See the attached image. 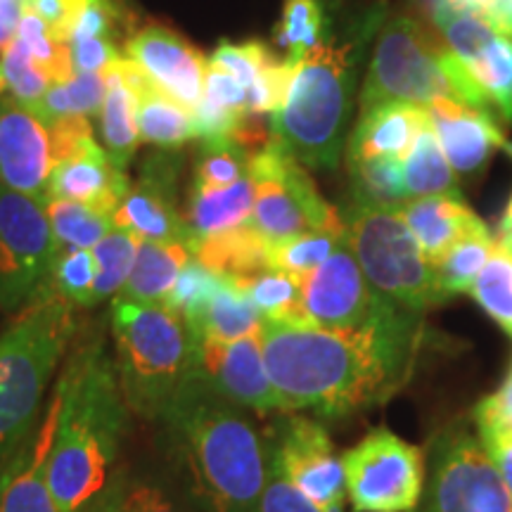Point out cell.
<instances>
[{
    "instance_id": "1",
    "label": "cell",
    "mask_w": 512,
    "mask_h": 512,
    "mask_svg": "<svg viewBox=\"0 0 512 512\" xmlns=\"http://www.w3.org/2000/svg\"><path fill=\"white\" fill-rule=\"evenodd\" d=\"M418 313L392 309L358 330L264 320L261 349L280 413L342 418L389 399L411 375Z\"/></svg>"
},
{
    "instance_id": "2",
    "label": "cell",
    "mask_w": 512,
    "mask_h": 512,
    "mask_svg": "<svg viewBox=\"0 0 512 512\" xmlns=\"http://www.w3.org/2000/svg\"><path fill=\"white\" fill-rule=\"evenodd\" d=\"M55 437L46 477L60 512H81L105 491L128 411L114 358L102 337L72 351L55 387Z\"/></svg>"
},
{
    "instance_id": "3",
    "label": "cell",
    "mask_w": 512,
    "mask_h": 512,
    "mask_svg": "<svg viewBox=\"0 0 512 512\" xmlns=\"http://www.w3.org/2000/svg\"><path fill=\"white\" fill-rule=\"evenodd\" d=\"M159 422L204 510L259 512L268 448L240 406L192 377Z\"/></svg>"
},
{
    "instance_id": "4",
    "label": "cell",
    "mask_w": 512,
    "mask_h": 512,
    "mask_svg": "<svg viewBox=\"0 0 512 512\" xmlns=\"http://www.w3.org/2000/svg\"><path fill=\"white\" fill-rule=\"evenodd\" d=\"M76 306L53 287L43 292L0 335V458L34 430L41 403L69 354L76 332Z\"/></svg>"
},
{
    "instance_id": "5",
    "label": "cell",
    "mask_w": 512,
    "mask_h": 512,
    "mask_svg": "<svg viewBox=\"0 0 512 512\" xmlns=\"http://www.w3.org/2000/svg\"><path fill=\"white\" fill-rule=\"evenodd\" d=\"M114 368L128 411L159 422L192 380L197 335L169 306L112 299Z\"/></svg>"
},
{
    "instance_id": "6",
    "label": "cell",
    "mask_w": 512,
    "mask_h": 512,
    "mask_svg": "<svg viewBox=\"0 0 512 512\" xmlns=\"http://www.w3.org/2000/svg\"><path fill=\"white\" fill-rule=\"evenodd\" d=\"M354 98V46L323 41L294 64L285 105L271 114V140L309 169H337Z\"/></svg>"
},
{
    "instance_id": "7",
    "label": "cell",
    "mask_w": 512,
    "mask_h": 512,
    "mask_svg": "<svg viewBox=\"0 0 512 512\" xmlns=\"http://www.w3.org/2000/svg\"><path fill=\"white\" fill-rule=\"evenodd\" d=\"M392 100L418 107H430L437 100H458L491 112V105L458 57L448 48H439L420 24L408 17H394L382 29L361 88V110Z\"/></svg>"
},
{
    "instance_id": "8",
    "label": "cell",
    "mask_w": 512,
    "mask_h": 512,
    "mask_svg": "<svg viewBox=\"0 0 512 512\" xmlns=\"http://www.w3.org/2000/svg\"><path fill=\"white\" fill-rule=\"evenodd\" d=\"M344 223L351 252L380 297L418 316L444 302L434 266L399 211L356 200Z\"/></svg>"
},
{
    "instance_id": "9",
    "label": "cell",
    "mask_w": 512,
    "mask_h": 512,
    "mask_svg": "<svg viewBox=\"0 0 512 512\" xmlns=\"http://www.w3.org/2000/svg\"><path fill=\"white\" fill-rule=\"evenodd\" d=\"M249 176L254 181L249 226L268 242H280L313 230L347 233V223L320 195L309 171L275 140L268 138L266 145L252 152Z\"/></svg>"
},
{
    "instance_id": "10",
    "label": "cell",
    "mask_w": 512,
    "mask_h": 512,
    "mask_svg": "<svg viewBox=\"0 0 512 512\" xmlns=\"http://www.w3.org/2000/svg\"><path fill=\"white\" fill-rule=\"evenodd\" d=\"M91 138L88 117L48 121L15 95H0V185L43 202L53 171Z\"/></svg>"
},
{
    "instance_id": "11",
    "label": "cell",
    "mask_w": 512,
    "mask_h": 512,
    "mask_svg": "<svg viewBox=\"0 0 512 512\" xmlns=\"http://www.w3.org/2000/svg\"><path fill=\"white\" fill-rule=\"evenodd\" d=\"M418 512H512L508 484L482 439L465 430L434 439Z\"/></svg>"
},
{
    "instance_id": "12",
    "label": "cell",
    "mask_w": 512,
    "mask_h": 512,
    "mask_svg": "<svg viewBox=\"0 0 512 512\" xmlns=\"http://www.w3.org/2000/svg\"><path fill=\"white\" fill-rule=\"evenodd\" d=\"M57 252L46 204L0 185V311L19 313L34 302Z\"/></svg>"
},
{
    "instance_id": "13",
    "label": "cell",
    "mask_w": 512,
    "mask_h": 512,
    "mask_svg": "<svg viewBox=\"0 0 512 512\" xmlns=\"http://www.w3.org/2000/svg\"><path fill=\"white\" fill-rule=\"evenodd\" d=\"M347 496L356 512H413L425 489V453L375 427L342 456Z\"/></svg>"
},
{
    "instance_id": "14",
    "label": "cell",
    "mask_w": 512,
    "mask_h": 512,
    "mask_svg": "<svg viewBox=\"0 0 512 512\" xmlns=\"http://www.w3.org/2000/svg\"><path fill=\"white\" fill-rule=\"evenodd\" d=\"M434 19L446 48L458 57L479 93L512 124V29L489 12L456 10L444 3L437 5Z\"/></svg>"
},
{
    "instance_id": "15",
    "label": "cell",
    "mask_w": 512,
    "mask_h": 512,
    "mask_svg": "<svg viewBox=\"0 0 512 512\" xmlns=\"http://www.w3.org/2000/svg\"><path fill=\"white\" fill-rule=\"evenodd\" d=\"M309 325L323 330H358L399 306L380 297L363 275L347 235L316 271L299 280Z\"/></svg>"
},
{
    "instance_id": "16",
    "label": "cell",
    "mask_w": 512,
    "mask_h": 512,
    "mask_svg": "<svg viewBox=\"0 0 512 512\" xmlns=\"http://www.w3.org/2000/svg\"><path fill=\"white\" fill-rule=\"evenodd\" d=\"M192 377L242 411H254L256 415L280 413L266 373L261 330L233 342L197 337Z\"/></svg>"
},
{
    "instance_id": "17",
    "label": "cell",
    "mask_w": 512,
    "mask_h": 512,
    "mask_svg": "<svg viewBox=\"0 0 512 512\" xmlns=\"http://www.w3.org/2000/svg\"><path fill=\"white\" fill-rule=\"evenodd\" d=\"M268 453L280 472L313 503L325 512H344V463L318 420L287 418L278 444Z\"/></svg>"
},
{
    "instance_id": "18",
    "label": "cell",
    "mask_w": 512,
    "mask_h": 512,
    "mask_svg": "<svg viewBox=\"0 0 512 512\" xmlns=\"http://www.w3.org/2000/svg\"><path fill=\"white\" fill-rule=\"evenodd\" d=\"M178 157L174 150H162L145 159L136 181H131L126 197L114 211V228L136 233L140 240L185 242L190 235L185 226L183 211L176 202ZM190 247V245H188Z\"/></svg>"
},
{
    "instance_id": "19",
    "label": "cell",
    "mask_w": 512,
    "mask_h": 512,
    "mask_svg": "<svg viewBox=\"0 0 512 512\" xmlns=\"http://www.w3.org/2000/svg\"><path fill=\"white\" fill-rule=\"evenodd\" d=\"M126 57L140 64L152 81L195 114L204 93L207 64L195 46L166 27H145L128 41Z\"/></svg>"
},
{
    "instance_id": "20",
    "label": "cell",
    "mask_w": 512,
    "mask_h": 512,
    "mask_svg": "<svg viewBox=\"0 0 512 512\" xmlns=\"http://www.w3.org/2000/svg\"><path fill=\"white\" fill-rule=\"evenodd\" d=\"M57 401L43 420L15 446L0 472V512H60L46 477V460L55 437Z\"/></svg>"
},
{
    "instance_id": "21",
    "label": "cell",
    "mask_w": 512,
    "mask_h": 512,
    "mask_svg": "<svg viewBox=\"0 0 512 512\" xmlns=\"http://www.w3.org/2000/svg\"><path fill=\"white\" fill-rule=\"evenodd\" d=\"M425 110L441 150L456 174H475L498 147L512 155V145L494 124L491 112L458 100H437Z\"/></svg>"
},
{
    "instance_id": "22",
    "label": "cell",
    "mask_w": 512,
    "mask_h": 512,
    "mask_svg": "<svg viewBox=\"0 0 512 512\" xmlns=\"http://www.w3.org/2000/svg\"><path fill=\"white\" fill-rule=\"evenodd\" d=\"M128 188H131V178L126 171H119L98 145V140L91 138L74 157L64 159L53 171L46 200L81 202L102 214L114 216Z\"/></svg>"
},
{
    "instance_id": "23",
    "label": "cell",
    "mask_w": 512,
    "mask_h": 512,
    "mask_svg": "<svg viewBox=\"0 0 512 512\" xmlns=\"http://www.w3.org/2000/svg\"><path fill=\"white\" fill-rule=\"evenodd\" d=\"M114 67L133 88L138 100V131L140 143H150L162 150H176L188 140L200 138L195 114L185 110L181 102L164 93L155 81L147 76L140 64L121 55Z\"/></svg>"
},
{
    "instance_id": "24",
    "label": "cell",
    "mask_w": 512,
    "mask_h": 512,
    "mask_svg": "<svg viewBox=\"0 0 512 512\" xmlns=\"http://www.w3.org/2000/svg\"><path fill=\"white\" fill-rule=\"evenodd\" d=\"M427 124L425 107L411 102H380L363 107L347 145V162L375 157L401 159L408 155L420 128Z\"/></svg>"
},
{
    "instance_id": "25",
    "label": "cell",
    "mask_w": 512,
    "mask_h": 512,
    "mask_svg": "<svg viewBox=\"0 0 512 512\" xmlns=\"http://www.w3.org/2000/svg\"><path fill=\"white\" fill-rule=\"evenodd\" d=\"M399 214L432 266H437L465 235L486 228L460 195L413 197L403 204Z\"/></svg>"
},
{
    "instance_id": "26",
    "label": "cell",
    "mask_w": 512,
    "mask_h": 512,
    "mask_svg": "<svg viewBox=\"0 0 512 512\" xmlns=\"http://www.w3.org/2000/svg\"><path fill=\"white\" fill-rule=\"evenodd\" d=\"M190 259L192 252L185 242L140 240L128 280L114 299L140 306H164Z\"/></svg>"
},
{
    "instance_id": "27",
    "label": "cell",
    "mask_w": 512,
    "mask_h": 512,
    "mask_svg": "<svg viewBox=\"0 0 512 512\" xmlns=\"http://www.w3.org/2000/svg\"><path fill=\"white\" fill-rule=\"evenodd\" d=\"M254 207V181L252 176L240 178L238 183L226 188H202L192 185L188 195V209L183 219L188 226L190 242L209 238V235L226 233L249 221Z\"/></svg>"
},
{
    "instance_id": "28",
    "label": "cell",
    "mask_w": 512,
    "mask_h": 512,
    "mask_svg": "<svg viewBox=\"0 0 512 512\" xmlns=\"http://www.w3.org/2000/svg\"><path fill=\"white\" fill-rule=\"evenodd\" d=\"M268 247H271V242L256 233L247 221L238 228L226 230V233H216L192 242L190 252L214 273L238 280L261 271H271Z\"/></svg>"
},
{
    "instance_id": "29",
    "label": "cell",
    "mask_w": 512,
    "mask_h": 512,
    "mask_svg": "<svg viewBox=\"0 0 512 512\" xmlns=\"http://www.w3.org/2000/svg\"><path fill=\"white\" fill-rule=\"evenodd\" d=\"M105 83V102H102V110L98 114L102 150L107 152L110 162L119 171H126L140 145L138 100L114 64L105 72Z\"/></svg>"
},
{
    "instance_id": "30",
    "label": "cell",
    "mask_w": 512,
    "mask_h": 512,
    "mask_svg": "<svg viewBox=\"0 0 512 512\" xmlns=\"http://www.w3.org/2000/svg\"><path fill=\"white\" fill-rule=\"evenodd\" d=\"M403 181H406L408 197H432V195H460L458 178L453 166L441 150L437 133L430 124L420 128L411 150L403 157Z\"/></svg>"
},
{
    "instance_id": "31",
    "label": "cell",
    "mask_w": 512,
    "mask_h": 512,
    "mask_svg": "<svg viewBox=\"0 0 512 512\" xmlns=\"http://www.w3.org/2000/svg\"><path fill=\"white\" fill-rule=\"evenodd\" d=\"M190 328L197 337L221 339V342H233V339L254 335L264 325L259 311L249 304L230 278L219 287V292L209 299L207 306L190 320Z\"/></svg>"
},
{
    "instance_id": "32",
    "label": "cell",
    "mask_w": 512,
    "mask_h": 512,
    "mask_svg": "<svg viewBox=\"0 0 512 512\" xmlns=\"http://www.w3.org/2000/svg\"><path fill=\"white\" fill-rule=\"evenodd\" d=\"M233 283L264 320L309 325L302 306V285L294 275L283 271H261L233 280Z\"/></svg>"
},
{
    "instance_id": "33",
    "label": "cell",
    "mask_w": 512,
    "mask_h": 512,
    "mask_svg": "<svg viewBox=\"0 0 512 512\" xmlns=\"http://www.w3.org/2000/svg\"><path fill=\"white\" fill-rule=\"evenodd\" d=\"M105 74H74L64 83H55L29 107L38 117L53 121L57 117H98L105 102Z\"/></svg>"
},
{
    "instance_id": "34",
    "label": "cell",
    "mask_w": 512,
    "mask_h": 512,
    "mask_svg": "<svg viewBox=\"0 0 512 512\" xmlns=\"http://www.w3.org/2000/svg\"><path fill=\"white\" fill-rule=\"evenodd\" d=\"M347 164L358 202L399 211L403 204L411 200L406 190V181H403L401 159L375 157Z\"/></svg>"
},
{
    "instance_id": "35",
    "label": "cell",
    "mask_w": 512,
    "mask_h": 512,
    "mask_svg": "<svg viewBox=\"0 0 512 512\" xmlns=\"http://www.w3.org/2000/svg\"><path fill=\"white\" fill-rule=\"evenodd\" d=\"M46 214L60 249H93L114 228L112 216L69 200H46Z\"/></svg>"
},
{
    "instance_id": "36",
    "label": "cell",
    "mask_w": 512,
    "mask_h": 512,
    "mask_svg": "<svg viewBox=\"0 0 512 512\" xmlns=\"http://www.w3.org/2000/svg\"><path fill=\"white\" fill-rule=\"evenodd\" d=\"M494 245L496 240L489 228L475 230V233L465 235L463 240L456 242V247L434 266L437 285L446 299L451 297V294L472 290V285H475L477 275L482 273Z\"/></svg>"
},
{
    "instance_id": "37",
    "label": "cell",
    "mask_w": 512,
    "mask_h": 512,
    "mask_svg": "<svg viewBox=\"0 0 512 512\" xmlns=\"http://www.w3.org/2000/svg\"><path fill=\"white\" fill-rule=\"evenodd\" d=\"M140 247V238L136 233H128L124 228H112L110 233L95 245L91 252L98 266V278H95L93 306L107 299H114L128 280L133 261H136Z\"/></svg>"
},
{
    "instance_id": "38",
    "label": "cell",
    "mask_w": 512,
    "mask_h": 512,
    "mask_svg": "<svg viewBox=\"0 0 512 512\" xmlns=\"http://www.w3.org/2000/svg\"><path fill=\"white\" fill-rule=\"evenodd\" d=\"M325 15L320 0H285L283 17L275 29V41L285 50V60L297 64L323 43Z\"/></svg>"
},
{
    "instance_id": "39",
    "label": "cell",
    "mask_w": 512,
    "mask_h": 512,
    "mask_svg": "<svg viewBox=\"0 0 512 512\" xmlns=\"http://www.w3.org/2000/svg\"><path fill=\"white\" fill-rule=\"evenodd\" d=\"M475 302L512 335V254L494 245L470 290Z\"/></svg>"
},
{
    "instance_id": "40",
    "label": "cell",
    "mask_w": 512,
    "mask_h": 512,
    "mask_svg": "<svg viewBox=\"0 0 512 512\" xmlns=\"http://www.w3.org/2000/svg\"><path fill=\"white\" fill-rule=\"evenodd\" d=\"M344 235L313 230V233L294 235V238L271 242V247H268L271 271L290 273L294 278L302 280L309 273L316 271V268L335 252V247L344 240Z\"/></svg>"
},
{
    "instance_id": "41",
    "label": "cell",
    "mask_w": 512,
    "mask_h": 512,
    "mask_svg": "<svg viewBox=\"0 0 512 512\" xmlns=\"http://www.w3.org/2000/svg\"><path fill=\"white\" fill-rule=\"evenodd\" d=\"M252 152L235 138H202L195 164V181L202 188H226L249 174Z\"/></svg>"
},
{
    "instance_id": "42",
    "label": "cell",
    "mask_w": 512,
    "mask_h": 512,
    "mask_svg": "<svg viewBox=\"0 0 512 512\" xmlns=\"http://www.w3.org/2000/svg\"><path fill=\"white\" fill-rule=\"evenodd\" d=\"M98 266L91 249H60L48 285L76 309H91Z\"/></svg>"
},
{
    "instance_id": "43",
    "label": "cell",
    "mask_w": 512,
    "mask_h": 512,
    "mask_svg": "<svg viewBox=\"0 0 512 512\" xmlns=\"http://www.w3.org/2000/svg\"><path fill=\"white\" fill-rule=\"evenodd\" d=\"M226 283V275L214 273L207 268L202 261H197L195 256L183 266L181 275H178L174 290L166 297V304L169 309L181 313L185 323H190L192 318L200 313L211 297L219 292V287Z\"/></svg>"
},
{
    "instance_id": "44",
    "label": "cell",
    "mask_w": 512,
    "mask_h": 512,
    "mask_svg": "<svg viewBox=\"0 0 512 512\" xmlns=\"http://www.w3.org/2000/svg\"><path fill=\"white\" fill-rule=\"evenodd\" d=\"M0 69H3L5 81H8L10 95H15L22 102H36L43 93L53 86V81L48 79L46 72L34 62L29 48L24 46V41H19L15 36L8 48L0 53Z\"/></svg>"
},
{
    "instance_id": "45",
    "label": "cell",
    "mask_w": 512,
    "mask_h": 512,
    "mask_svg": "<svg viewBox=\"0 0 512 512\" xmlns=\"http://www.w3.org/2000/svg\"><path fill=\"white\" fill-rule=\"evenodd\" d=\"M278 60L264 43L259 41H247V43H221L209 57L211 64L221 67L223 72L235 76L245 91L252 83L266 72V67L271 62Z\"/></svg>"
},
{
    "instance_id": "46",
    "label": "cell",
    "mask_w": 512,
    "mask_h": 512,
    "mask_svg": "<svg viewBox=\"0 0 512 512\" xmlns=\"http://www.w3.org/2000/svg\"><path fill=\"white\" fill-rule=\"evenodd\" d=\"M259 512H325L320 505L304 496L302 491L287 479L280 467L273 463L271 453H268V479L261 494Z\"/></svg>"
},
{
    "instance_id": "47",
    "label": "cell",
    "mask_w": 512,
    "mask_h": 512,
    "mask_svg": "<svg viewBox=\"0 0 512 512\" xmlns=\"http://www.w3.org/2000/svg\"><path fill=\"white\" fill-rule=\"evenodd\" d=\"M121 512H188L162 484L138 479L119 494Z\"/></svg>"
},
{
    "instance_id": "48",
    "label": "cell",
    "mask_w": 512,
    "mask_h": 512,
    "mask_svg": "<svg viewBox=\"0 0 512 512\" xmlns=\"http://www.w3.org/2000/svg\"><path fill=\"white\" fill-rule=\"evenodd\" d=\"M69 57L76 74H105L121 53L112 43V38H76L69 43Z\"/></svg>"
},
{
    "instance_id": "49",
    "label": "cell",
    "mask_w": 512,
    "mask_h": 512,
    "mask_svg": "<svg viewBox=\"0 0 512 512\" xmlns=\"http://www.w3.org/2000/svg\"><path fill=\"white\" fill-rule=\"evenodd\" d=\"M475 422L479 432H512V370L498 392L477 403Z\"/></svg>"
},
{
    "instance_id": "50",
    "label": "cell",
    "mask_w": 512,
    "mask_h": 512,
    "mask_svg": "<svg viewBox=\"0 0 512 512\" xmlns=\"http://www.w3.org/2000/svg\"><path fill=\"white\" fill-rule=\"evenodd\" d=\"M114 19L117 15H114L112 0H86L81 15L76 17L72 34H69V43L76 38H112Z\"/></svg>"
},
{
    "instance_id": "51",
    "label": "cell",
    "mask_w": 512,
    "mask_h": 512,
    "mask_svg": "<svg viewBox=\"0 0 512 512\" xmlns=\"http://www.w3.org/2000/svg\"><path fill=\"white\" fill-rule=\"evenodd\" d=\"M479 439H482L486 453L501 470L503 482L508 484L512 494V432H479Z\"/></svg>"
},
{
    "instance_id": "52",
    "label": "cell",
    "mask_w": 512,
    "mask_h": 512,
    "mask_svg": "<svg viewBox=\"0 0 512 512\" xmlns=\"http://www.w3.org/2000/svg\"><path fill=\"white\" fill-rule=\"evenodd\" d=\"M22 0H0V53L10 46L22 19Z\"/></svg>"
},
{
    "instance_id": "53",
    "label": "cell",
    "mask_w": 512,
    "mask_h": 512,
    "mask_svg": "<svg viewBox=\"0 0 512 512\" xmlns=\"http://www.w3.org/2000/svg\"><path fill=\"white\" fill-rule=\"evenodd\" d=\"M81 512H121V501H119V494L117 491H112V494H102L95 498L83 508Z\"/></svg>"
},
{
    "instance_id": "54",
    "label": "cell",
    "mask_w": 512,
    "mask_h": 512,
    "mask_svg": "<svg viewBox=\"0 0 512 512\" xmlns=\"http://www.w3.org/2000/svg\"><path fill=\"white\" fill-rule=\"evenodd\" d=\"M489 15L512 29V0H496L494 8L489 10Z\"/></svg>"
},
{
    "instance_id": "55",
    "label": "cell",
    "mask_w": 512,
    "mask_h": 512,
    "mask_svg": "<svg viewBox=\"0 0 512 512\" xmlns=\"http://www.w3.org/2000/svg\"><path fill=\"white\" fill-rule=\"evenodd\" d=\"M5 91H8V81H5L3 69H0V95H5Z\"/></svg>"
},
{
    "instance_id": "56",
    "label": "cell",
    "mask_w": 512,
    "mask_h": 512,
    "mask_svg": "<svg viewBox=\"0 0 512 512\" xmlns=\"http://www.w3.org/2000/svg\"><path fill=\"white\" fill-rule=\"evenodd\" d=\"M503 219L512 221V200H510V204H508V211H505V214H503Z\"/></svg>"
}]
</instances>
